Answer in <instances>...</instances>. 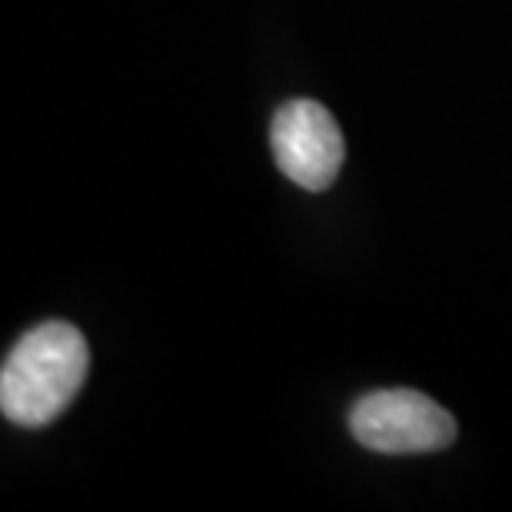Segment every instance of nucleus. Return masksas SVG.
I'll return each instance as SVG.
<instances>
[{"label":"nucleus","mask_w":512,"mask_h":512,"mask_svg":"<svg viewBox=\"0 0 512 512\" xmlns=\"http://www.w3.org/2000/svg\"><path fill=\"white\" fill-rule=\"evenodd\" d=\"M90 370V350L77 326L40 323L24 333L0 370V409L17 426H47L74 403Z\"/></svg>","instance_id":"1"},{"label":"nucleus","mask_w":512,"mask_h":512,"mask_svg":"<svg viewBox=\"0 0 512 512\" xmlns=\"http://www.w3.org/2000/svg\"><path fill=\"white\" fill-rule=\"evenodd\" d=\"M350 433L373 453H436L456 439V419L419 389H376L350 409Z\"/></svg>","instance_id":"2"},{"label":"nucleus","mask_w":512,"mask_h":512,"mask_svg":"<svg viewBox=\"0 0 512 512\" xmlns=\"http://www.w3.org/2000/svg\"><path fill=\"white\" fill-rule=\"evenodd\" d=\"M273 160L296 187L320 193L333 187L343 167V133L333 114L316 100H290L273 114Z\"/></svg>","instance_id":"3"}]
</instances>
